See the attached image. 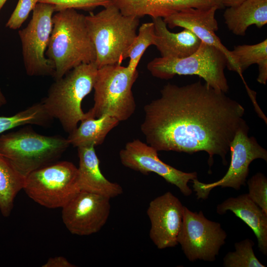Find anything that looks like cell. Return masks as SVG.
<instances>
[{"mask_svg":"<svg viewBox=\"0 0 267 267\" xmlns=\"http://www.w3.org/2000/svg\"><path fill=\"white\" fill-rule=\"evenodd\" d=\"M160 93L144 107L140 130L147 144L158 151H205L209 167L215 155L226 165L230 144L245 122L243 107L201 81L182 86L169 83Z\"/></svg>","mask_w":267,"mask_h":267,"instance_id":"obj_1","label":"cell"},{"mask_svg":"<svg viewBox=\"0 0 267 267\" xmlns=\"http://www.w3.org/2000/svg\"><path fill=\"white\" fill-rule=\"evenodd\" d=\"M85 16L75 9L60 10L53 15L45 56L54 67L55 80L82 64L95 61L96 51Z\"/></svg>","mask_w":267,"mask_h":267,"instance_id":"obj_2","label":"cell"},{"mask_svg":"<svg viewBox=\"0 0 267 267\" xmlns=\"http://www.w3.org/2000/svg\"><path fill=\"white\" fill-rule=\"evenodd\" d=\"M89 35L96 51L98 69L119 64L128 58V52L137 35L139 19L127 16L112 2L96 13L85 16Z\"/></svg>","mask_w":267,"mask_h":267,"instance_id":"obj_3","label":"cell"},{"mask_svg":"<svg viewBox=\"0 0 267 267\" xmlns=\"http://www.w3.org/2000/svg\"><path fill=\"white\" fill-rule=\"evenodd\" d=\"M98 68L95 62L82 64L55 80L42 102L47 113L57 119L69 134L87 118L82 102L93 88Z\"/></svg>","mask_w":267,"mask_h":267,"instance_id":"obj_4","label":"cell"},{"mask_svg":"<svg viewBox=\"0 0 267 267\" xmlns=\"http://www.w3.org/2000/svg\"><path fill=\"white\" fill-rule=\"evenodd\" d=\"M70 145L62 136L42 135L30 127L0 137V153L25 178L32 172L54 162Z\"/></svg>","mask_w":267,"mask_h":267,"instance_id":"obj_5","label":"cell"},{"mask_svg":"<svg viewBox=\"0 0 267 267\" xmlns=\"http://www.w3.org/2000/svg\"><path fill=\"white\" fill-rule=\"evenodd\" d=\"M137 78V70L119 64L98 68L93 88L94 104L87 116L99 118L108 115L120 122L129 119L135 110L132 89Z\"/></svg>","mask_w":267,"mask_h":267,"instance_id":"obj_6","label":"cell"},{"mask_svg":"<svg viewBox=\"0 0 267 267\" xmlns=\"http://www.w3.org/2000/svg\"><path fill=\"white\" fill-rule=\"evenodd\" d=\"M227 62L220 50L202 42L197 50L188 56L156 57L148 62L147 68L153 76L161 79H170L177 75H197L209 86L225 93L229 89L224 72Z\"/></svg>","mask_w":267,"mask_h":267,"instance_id":"obj_7","label":"cell"},{"mask_svg":"<svg viewBox=\"0 0 267 267\" xmlns=\"http://www.w3.org/2000/svg\"><path fill=\"white\" fill-rule=\"evenodd\" d=\"M23 189L43 206L62 208L81 190L78 168L68 161L52 163L29 174Z\"/></svg>","mask_w":267,"mask_h":267,"instance_id":"obj_8","label":"cell"},{"mask_svg":"<svg viewBox=\"0 0 267 267\" xmlns=\"http://www.w3.org/2000/svg\"><path fill=\"white\" fill-rule=\"evenodd\" d=\"M53 5L38 2L27 26L18 31L26 74L30 76H51L55 69L45 56L52 28Z\"/></svg>","mask_w":267,"mask_h":267,"instance_id":"obj_9","label":"cell"},{"mask_svg":"<svg viewBox=\"0 0 267 267\" xmlns=\"http://www.w3.org/2000/svg\"><path fill=\"white\" fill-rule=\"evenodd\" d=\"M226 237L219 222L207 219L202 211L192 212L184 206L177 241L189 261H215Z\"/></svg>","mask_w":267,"mask_h":267,"instance_id":"obj_10","label":"cell"},{"mask_svg":"<svg viewBox=\"0 0 267 267\" xmlns=\"http://www.w3.org/2000/svg\"><path fill=\"white\" fill-rule=\"evenodd\" d=\"M249 127L246 122L238 129L230 144V164L225 175L220 180L204 183L196 178L191 181L198 199L208 198L215 187H230L236 190L245 184L249 172V166L255 159L267 161V151L253 136L249 137Z\"/></svg>","mask_w":267,"mask_h":267,"instance_id":"obj_11","label":"cell"},{"mask_svg":"<svg viewBox=\"0 0 267 267\" xmlns=\"http://www.w3.org/2000/svg\"><path fill=\"white\" fill-rule=\"evenodd\" d=\"M119 156L125 167L144 175L154 173L177 187L183 195L192 194L188 183L197 178V173L184 172L164 163L159 158L156 149L139 139L127 142Z\"/></svg>","mask_w":267,"mask_h":267,"instance_id":"obj_12","label":"cell"},{"mask_svg":"<svg viewBox=\"0 0 267 267\" xmlns=\"http://www.w3.org/2000/svg\"><path fill=\"white\" fill-rule=\"evenodd\" d=\"M109 198L80 190L62 208V219L73 234L91 235L98 232L106 224L111 211Z\"/></svg>","mask_w":267,"mask_h":267,"instance_id":"obj_13","label":"cell"},{"mask_svg":"<svg viewBox=\"0 0 267 267\" xmlns=\"http://www.w3.org/2000/svg\"><path fill=\"white\" fill-rule=\"evenodd\" d=\"M184 206L171 192L152 200L147 210L151 228L149 237L159 249L174 247L182 223Z\"/></svg>","mask_w":267,"mask_h":267,"instance_id":"obj_14","label":"cell"},{"mask_svg":"<svg viewBox=\"0 0 267 267\" xmlns=\"http://www.w3.org/2000/svg\"><path fill=\"white\" fill-rule=\"evenodd\" d=\"M216 6L206 9L189 8L163 18L170 28L181 27L192 31L200 40L220 50L227 59L228 70L237 72L245 82L231 50L222 43L215 32L218 30V21L215 18Z\"/></svg>","mask_w":267,"mask_h":267,"instance_id":"obj_15","label":"cell"},{"mask_svg":"<svg viewBox=\"0 0 267 267\" xmlns=\"http://www.w3.org/2000/svg\"><path fill=\"white\" fill-rule=\"evenodd\" d=\"M123 14L140 18L144 16L166 18L189 8H223L221 0H112Z\"/></svg>","mask_w":267,"mask_h":267,"instance_id":"obj_16","label":"cell"},{"mask_svg":"<svg viewBox=\"0 0 267 267\" xmlns=\"http://www.w3.org/2000/svg\"><path fill=\"white\" fill-rule=\"evenodd\" d=\"M94 147L89 145L77 148L79 158L78 180L81 190L94 193L109 199L121 195L123 193L122 186L108 180L101 173Z\"/></svg>","mask_w":267,"mask_h":267,"instance_id":"obj_17","label":"cell"},{"mask_svg":"<svg viewBox=\"0 0 267 267\" xmlns=\"http://www.w3.org/2000/svg\"><path fill=\"white\" fill-rule=\"evenodd\" d=\"M232 212L243 221L253 231L260 252L267 255V214L244 193L229 197L217 206L216 211L223 215Z\"/></svg>","mask_w":267,"mask_h":267,"instance_id":"obj_18","label":"cell"},{"mask_svg":"<svg viewBox=\"0 0 267 267\" xmlns=\"http://www.w3.org/2000/svg\"><path fill=\"white\" fill-rule=\"evenodd\" d=\"M156 35L154 45L160 52L161 57L181 58L196 51L202 41L190 30L184 29L173 33L167 28L163 18H152Z\"/></svg>","mask_w":267,"mask_h":267,"instance_id":"obj_19","label":"cell"},{"mask_svg":"<svg viewBox=\"0 0 267 267\" xmlns=\"http://www.w3.org/2000/svg\"><path fill=\"white\" fill-rule=\"evenodd\" d=\"M223 17L228 29L237 36H244L249 27L261 28L267 23V0H245L227 7Z\"/></svg>","mask_w":267,"mask_h":267,"instance_id":"obj_20","label":"cell"},{"mask_svg":"<svg viewBox=\"0 0 267 267\" xmlns=\"http://www.w3.org/2000/svg\"><path fill=\"white\" fill-rule=\"evenodd\" d=\"M119 123L117 119L108 115L99 118L89 117L87 115V118L81 121L78 127L69 133L67 139L70 145L77 148L99 145Z\"/></svg>","mask_w":267,"mask_h":267,"instance_id":"obj_21","label":"cell"},{"mask_svg":"<svg viewBox=\"0 0 267 267\" xmlns=\"http://www.w3.org/2000/svg\"><path fill=\"white\" fill-rule=\"evenodd\" d=\"M25 178L0 153V211L8 217L13 209L14 199L23 189Z\"/></svg>","mask_w":267,"mask_h":267,"instance_id":"obj_22","label":"cell"},{"mask_svg":"<svg viewBox=\"0 0 267 267\" xmlns=\"http://www.w3.org/2000/svg\"><path fill=\"white\" fill-rule=\"evenodd\" d=\"M240 73L254 64H257L259 75L257 81L265 85L267 81V40L255 44L235 46L231 50Z\"/></svg>","mask_w":267,"mask_h":267,"instance_id":"obj_23","label":"cell"},{"mask_svg":"<svg viewBox=\"0 0 267 267\" xmlns=\"http://www.w3.org/2000/svg\"><path fill=\"white\" fill-rule=\"evenodd\" d=\"M52 118L47 113L42 102L36 103L11 116H0V134L25 125H47Z\"/></svg>","mask_w":267,"mask_h":267,"instance_id":"obj_24","label":"cell"},{"mask_svg":"<svg viewBox=\"0 0 267 267\" xmlns=\"http://www.w3.org/2000/svg\"><path fill=\"white\" fill-rule=\"evenodd\" d=\"M155 39L154 23L152 21L142 24L128 52V58L130 60L127 67L129 69L133 72L137 70L143 54L149 46L154 45Z\"/></svg>","mask_w":267,"mask_h":267,"instance_id":"obj_25","label":"cell"},{"mask_svg":"<svg viewBox=\"0 0 267 267\" xmlns=\"http://www.w3.org/2000/svg\"><path fill=\"white\" fill-rule=\"evenodd\" d=\"M254 242L246 238L234 244L235 251L228 252L223 259L224 267H265L256 256Z\"/></svg>","mask_w":267,"mask_h":267,"instance_id":"obj_26","label":"cell"},{"mask_svg":"<svg viewBox=\"0 0 267 267\" xmlns=\"http://www.w3.org/2000/svg\"><path fill=\"white\" fill-rule=\"evenodd\" d=\"M249 198L267 214V178L258 173L247 181Z\"/></svg>","mask_w":267,"mask_h":267,"instance_id":"obj_27","label":"cell"},{"mask_svg":"<svg viewBox=\"0 0 267 267\" xmlns=\"http://www.w3.org/2000/svg\"><path fill=\"white\" fill-rule=\"evenodd\" d=\"M39 2L50 4L57 12L66 9L85 11L92 10L96 7H103L111 4L112 0H39Z\"/></svg>","mask_w":267,"mask_h":267,"instance_id":"obj_28","label":"cell"},{"mask_svg":"<svg viewBox=\"0 0 267 267\" xmlns=\"http://www.w3.org/2000/svg\"><path fill=\"white\" fill-rule=\"evenodd\" d=\"M39 0H18L5 26L12 30L18 29L33 10Z\"/></svg>","mask_w":267,"mask_h":267,"instance_id":"obj_29","label":"cell"},{"mask_svg":"<svg viewBox=\"0 0 267 267\" xmlns=\"http://www.w3.org/2000/svg\"><path fill=\"white\" fill-rule=\"evenodd\" d=\"M43 267H74V264L69 262L66 258L62 256L50 258L42 266Z\"/></svg>","mask_w":267,"mask_h":267,"instance_id":"obj_30","label":"cell"},{"mask_svg":"<svg viewBox=\"0 0 267 267\" xmlns=\"http://www.w3.org/2000/svg\"><path fill=\"white\" fill-rule=\"evenodd\" d=\"M224 6L227 7L235 6L241 3L245 0H221Z\"/></svg>","mask_w":267,"mask_h":267,"instance_id":"obj_31","label":"cell"},{"mask_svg":"<svg viewBox=\"0 0 267 267\" xmlns=\"http://www.w3.org/2000/svg\"><path fill=\"white\" fill-rule=\"evenodd\" d=\"M7 102L5 97L3 95L0 88V107L5 105Z\"/></svg>","mask_w":267,"mask_h":267,"instance_id":"obj_32","label":"cell"},{"mask_svg":"<svg viewBox=\"0 0 267 267\" xmlns=\"http://www.w3.org/2000/svg\"><path fill=\"white\" fill-rule=\"evenodd\" d=\"M7 0H0V11Z\"/></svg>","mask_w":267,"mask_h":267,"instance_id":"obj_33","label":"cell"}]
</instances>
